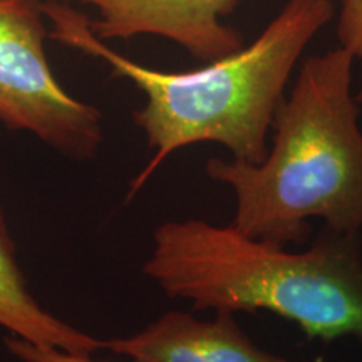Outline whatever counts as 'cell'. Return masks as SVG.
<instances>
[{
    "label": "cell",
    "instance_id": "cell-1",
    "mask_svg": "<svg viewBox=\"0 0 362 362\" xmlns=\"http://www.w3.org/2000/svg\"><path fill=\"white\" fill-rule=\"evenodd\" d=\"M40 8L52 24V39L106 61L146 98L134 112V123L155 155L131 181L129 197L166 158L194 143H218L233 160L260 165L298 59L334 17L330 0H287L250 45L202 69L165 72L112 51L90 30L88 17L66 2H42Z\"/></svg>",
    "mask_w": 362,
    "mask_h": 362
},
{
    "label": "cell",
    "instance_id": "cell-2",
    "mask_svg": "<svg viewBox=\"0 0 362 362\" xmlns=\"http://www.w3.org/2000/svg\"><path fill=\"white\" fill-rule=\"evenodd\" d=\"M356 57L337 49L302 62L274 119L265 160L210 158L206 175L232 188L233 226L275 245L304 243L310 221L362 233V129L352 94Z\"/></svg>",
    "mask_w": 362,
    "mask_h": 362
},
{
    "label": "cell",
    "instance_id": "cell-3",
    "mask_svg": "<svg viewBox=\"0 0 362 362\" xmlns=\"http://www.w3.org/2000/svg\"><path fill=\"white\" fill-rule=\"evenodd\" d=\"M143 272L194 310H264L310 339L362 342V233L324 228L310 248L291 252L233 225L170 220L156 226Z\"/></svg>",
    "mask_w": 362,
    "mask_h": 362
},
{
    "label": "cell",
    "instance_id": "cell-4",
    "mask_svg": "<svg viewBox=\"0 0 362 362\" xmlns=\"http://www.w3.org/2000/svg\"><path fill=\"white\" fill-rule=\"evenodd\" d=\"M40 6L42 0H0V121L61 155L90 160L103 143V116L52 74Z\"/></svg>",
    "mask_w": 362,
    "mask_h": 362
},
{
    "label": "cell",
    "instance_id": "cell-5",
    "mask_svg": "<svg viewBox=\"0 0 362 362\" xmlns=\"http://www.w3.org/2000/svg\"><path fill=\"white\" fill-rule=\"evenodd\" d=\"M81 2L98 8L89 27L99 39L160 35L187 49L193 57L214 62L243 47V37L223 17L238 0H45Z\"/></svg>",
    "mask_w": 362,
    "mask_h": 362
},
{
    "label": "cell",
    "instance_id": "cell-6",
    "mask_svg": "<svg viewBox=\"0 0 362 362\" xmlns=\"http://www.w3.org/2000/svg\"><path fill=\"white\" fill-rule=\"evenodd\" d=\"M103 347L138 362H297L260 349L226 312L200 320L170 310L133 336L106 339Z\"/></svg>",
    "mask_w": 362,
    "mask_h": 362
},
{
    "label": "cell",
    "instance_id": "cell-7",
    "mask_svg": "<svg viewBox=\"0 0 362 362\" xmlns=\"http://www.w3.org/2000/svg\"><path fill=\"white\" fill-rule=\"evenodd\" d=\"M0 327L33 344L52 346L74 354L93 356L104 349L98 339L44 309L30 293L17 262L16 242L0 208Z\"/></svg>",
    "mask_w": 362,
    "mask_h": 362
},
{
    "label": "cell",
    "instance_id": "cell-8",
    "mask_svg": "<svg viewBox=\"0 0 362 362\" xmlns=\"http://www.w3.org/2000/svg\"><path fill=\"white\" fill-rule=\"evenodd\" d=\"M6 347L17 361H29V362H106L98 361L93 356L74 354L52 346H42V344H33L24 339L8 336L6 337ZM138 362V361H133Z\"/></svg>",
    "mask_w": 362,
    "mask_h": 362
},
{
    "label": "cell",
    "instance_id": "cell-9",
    "mask_svg": "<svg viewBox=\"0 0 362 362\" xmlns=\"http://www.w3.org/2000/svg\"><path fill=\"white\" fill-rule=\"evenodd\" d=\"M337 37L341 47L356 59H362V0H342Z\"/></svg>",
    "mask_w": 362,
    "mask_h": 362
},
{
    "label": "cell",
    "instance_id": "cell-10",
    "mask_svg": "<svg viewBox=\"0 0 362 362\" xmlns=\"http://www.w3.org/2000/svg\"><path fill=\"white\" fill-rule=\"evenodd\" d=\"M19 362H29V361H19Z\"/></svg>",
    "mask_w": 362,
    "mask_h": 362
}]
</instances>
